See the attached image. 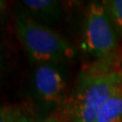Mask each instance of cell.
Returning a JSON list of instances; mask_svg holds the SVG:
<instances>
[{
  "mask_svg": "<svg viewBox=\"0 0 122 122\" xmlns=\"http://www.w3.org/2000/svg\"><path fill=\"white\" fill-rule=\"evenodd\" d=\"M81 48L95 60L94 62L115 64L118 61V35L102 2L88 4Z\"/></svg>",
  "mask_w": 122,
  "mask_h": 122,
  "instance_id": "3",
  "label": "cell"
},
{
  "mask_svg": "<svg viewBox=\"0 0 122 122\" xmlns=\"http://www.w3.org/2000/svg\"><path fill=\"white\" fill-rule=\"evenodd\" d=\"M38 122H62L60 117L59 116H57V115H52V116H50L49 118H44V119H40Z\"/></svg>",
  "mask_w": 122,
  "mask_h": 122,
  "instance_id": "9",
  "label": "cell"
},
{
  "mask_svg": "<svg viewBox=\"0 0 122 122\" xmlns=\"http://www.w3.org/2000/svg\"><path fill=\"white\" fill-rule=\"evenodd\" d=\"M30 114L17 107L5 106L0 112V122H38Z\"/></svg>",
  "mask_w": 122,
  "mask_h": 122,
  "instance_id": "7",
  "label": "cell"
},
{
  "mask_svg": "<svg viewBox=\"0 0 122 122\" xmlns=\"http://www.w3.org/2000/svg\"><path fill=\"white\" fill-rule=\"evenodd\" d=\"M122 86V67L92 62L79 74L61 108L63 122H95L100 109Z\"/></svg>",
  "mask_w": 122,
  "mask_h": 122,
  "instance_id": "1",
  "label": "cell"
},
{
  "mask_svg": "<svg viewBox=\"0 0 122 122\" xmlns=\"http://www.w3.org/2000/svg\"><path fill=\"white\" fill-rule=\"evenodd\" d=\"M25 12L41 24H52L61 17V2L53 0H24Z\"/></svg>",
  "mask_w": 122,
  "mask_h": 122,
  "instance_id": "5",
  "label": "cell"
},
{
  "mask_svg": "<svg viewBox=\"0 0 122 122\" xmlns=\"http://www.w3.org/2000/svg\"><path fill=\"white\" fill-rule=\"evenodd\" d=\"M95 122H122V86L105 103Z\"/></svg>",
  "mask_w": 122,
  "mask_h": 122,
  "instance_id": "6",
  "label": "cell"
},
{
  "mask_svg": "<svg viewBox=\"0 0 122 122\" xmlns=\"http://www.w3.org/2000/svg\"><path fill=\"white\" fill-rule=\"evenodd\" d=\"M113 23L118 37L122 40V0L102 1Z\"/></svg>",
  "mask_w": 122,
  "mask_h": 122,
  "instance_id": "8",
  "label": "cell"
},
{
  "mask_svg": "<svg viewBox=\"0 0 122 122\" xmlns=\"http://www.w3.org/2000/svg\"><path fill=\"white\" fill-rule=\"evenodd\" d=\"M15 29L32 63H63L75 55L73 47L61 35L32 18L23 10L15 17Z\"/></svg>",
  "mask_w": 122,
  "mask_h": 122,
  "instance_id": "2",
  "label": "cell"
},
{
  "mask_svg": "<svg viewBox=\"0 0 122 122\" xmlns=\"http://www.w3.org/2000/svg\"><path fill=\"white\" fill-rule=\"evenodd\" d=\"M32 95L40 113L49 118L61 109L67 100L68 73L63 63L35 65L31 79Z\"/></svg>",
  "mask_w": 122,
  "mask_h": 122,
  "instance_id": "4",
  "label": "cell"
}]
</instances>
